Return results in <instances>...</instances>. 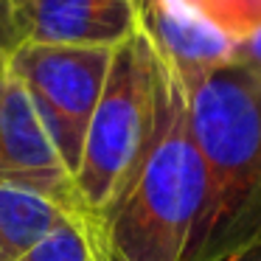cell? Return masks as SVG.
<instances>
[{"instance_id":"6da1fadb","label":"cell","mask_w":261,"mask_h":261,"mask_svg":"<svg viewBox=\"0 0 261 261\" xmlns=\"http://www.w3.org/2000/svg\"><path fill=\"white\" fill-rule=\"evenodd\" d=\"M205 208L208 171L188 124L186 93L158 59L152 141L135 177L101 219L110 261H191Z\"/></svg>"},{"instance_id":"7a4b0ae2","label":"cell","mask_w":261,"mask_h":261,"mask_svg":"<svg viewBox=\"0 0 261 261\" xmlns=\"http://www.w3.org/2000/svg\"><path fill=\"white\" fill-rule=\"evenodd\" d=\"M182 93L208 171V208L191 255L197 261L261 208V79L227 62L186 82Z\"/></svg>"},{"instance_id":"3957f363","label":"cell","mask_w":261,"mask_h":261,"mask_svg":"<svg viewBox=\"0 0 261 261\" xmlns=\"http://www.w3.org/2000/svg\"><path fill=\"white\" fill-rule=\"evenodd\" d=\"M158 59L146 34L115 48L101 98L90 118L73 186L85 214L101 225L141 166L154 129Z\"/></svg>"},{"instance_id":"277c9868","label":"cell","mask_w":261,"mask_h":261,"mask_svg":"<svg viewBox=\"0 0 261 261\" xmlns=\"http://www.w3.org/2000/svg\"><path fill=\"white\" fill-rule=\"evenodd\" d=\"M113 54L115 48L20 45L9 59V70L34 96L73 177L82 160L87 126L113 65Z\"/></svg>"},{"instance_id":"5b68a950","label":"cell","mask_w":261,"mask_h":261,"mask_svg":"<svg viewBox=\"0 0 261 261\" xmlns=\"http://www.w3.org/2000/svg\"><path fill=\"white\" fill-rule=\"evenodd\" d=\"M0 186L23 188L82 211L73 171L29 87L12 73L0 76Z\"/></svg>"},{"instance_id":"8992f818","label":"cell","mask_w":261,"mask_h":261,"mask_svg":"<svg viewBox=\"0 0 261 261\" xmlns=\"http://www.w3.org/2000/svg\"><path fill=\"white\" fill-rule=\"evenodd\" d=\"M20 45L118 48L141 31V0H9Z\"/></svg>"},{"instance_id":"52a82bcc","label":"cell","mask_w":261,"mask_h":261,"mask_svg":"<svg viewBox=\"0 0 261 261\" xmlns=\"http://www.w3.org/2000/svg\"><path fill=\"white\" fill-rule=\"evenodd\" d=\"M73 214L82 211L34 191L0 186V258L14 261Z\"/></svg>"},{"instance_id":"ba28073f","label":"cell","mask_w":261,"mask_h":261,"mask_svg":"<svg viewBox=\"0 0 261 261\" xmlns=\"http://www.w3.org/2000/svg\"><path fill=\"white\" fill-rule=\"evenodd\" d=\"M236 45L261 25V0H166Z\"/></svg>"},{"instance_id":"9c48e42d","label":"cell","mask_w":261,"mask_h":261,"mask_svg":"<svg viewBox=\"0 0 261 261\" xmlns=\"http://www.w3.org/2000/svg\"><path fill=\"white\" fill-rule=\"evenodd\" d=\"M197 261H261V208Z\"/></svg>"},{"instance_id":"30bf717a","label":"cell","mask_w":261,"mask_h":261,"mask_svg":"<svg viewBox=\"0 0 261 261\" xmlns=\"http://www.w3.org/2000/svg\"><path fill=\"white\" fill-rule=\"evenodd\" d=\"M233 62L261 79V25L233 45Z\"/></svg>"},{"instance_id":"8fae6325","label":"cell","mask_w":261,"mask_h":261,"mask_svg":"<svg viewBox=\"0 0 261 261\" xmlns=\"http://www.w3.org/2000/svg\"><path fill=\"white\" fill-rule=\"evenodd\" d=\"M14 51H17V37L12 25V9L9 0H0V76L9 70V59Z\"/></svg>"},{"instance_id":"7c38bea8","label":"cell","mask_w":261,"mask_h":261,"mask_svg":"<svg viewBox=\"0 0 261 261\" xmlns=\"http://www.w3.org/2000/svg\"><path fill=\"white\" fill-rule=\"evenodd\" d=\"M0 261H3V258H0Z\"/></svg>"}]
</instances>
